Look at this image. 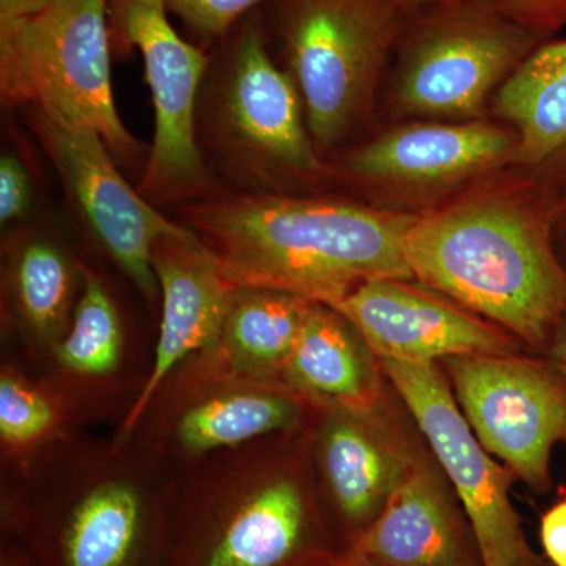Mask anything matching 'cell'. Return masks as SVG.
I'll use <instances>...</instances> for the list:
<instances>
[{
	"instance_id": "2e32d148",
	"label": "cell",
	"mask_w": 566,
	"mask_h": 566,
	"mask_svg": "<svg viewBox=\"0 0 566 566\" xmlns=\"http://www.w3.org/2000/svg\"><path fill=\"white\" fill-rule=\"evenodd\" d=\"M334 308L357 327L379 360L436 364L471 354L517 352L512 334L411 281L364 283Z\"/></svg>"
},
{
	"instance_id": "8fae6325",
	"label": "cell",
	"mask_w": 566,
	"mask_h": 566,
	"mask_svg": "<svg viewBox=\"0 0 566 566\" xmlns=\"http://www.w3.org/2000/svg\"><path fill=\"white\" fill-rule=\"evenodd\" d=\"M379 364L455 491L483 566H551L524 534L510 497L512 471L480 444L441 368L390 359Z\"/></svg>"
},
{
	"instance_id": "7402d4cb",
	"label": "cell",
	"mask_w": 566,
	"mask_h": 566,
	"mask_svg": "<svg viewBox=\"0 0 566 566\" xmlns=\"http://www.w3.org/2000/svg\"><path fill=\"white\" fill-rule=\"evenodd\" d=\"M378 357L345 315L315 303L283 370L282 381L315 405L368 408L385 400Z\"/></svg>"
},
{
	"instance_id": "484cf974",
	"label": "cell",
	"mask_w": 566,
	"mask_h": 566,
	"mask_svg": "<svg viewBox=\"0 0 566 566\" xmlns=\"http://www.w3.org/2000/svg\"><path fill=\"white\" fill-rule=\"evenodd\" d=\"M33 182L20 156L3 153L0 159V222L3 227L22 221L31 211Z\"/></svg>"
},
{
	"instance_id": "cb8c5ba5",
	"label": "cell",
	"mask_w": 566,
	"mask_h": 566,
	"mask_svg": "<svg viewBox=\"0 0 566 566\" xmlns=\"http://www.w3.org/2000/svg\"><path fill=\"white\" fill-rule=\"evenodd\" d=\"M71 424L40 379L17 360L0 364V475L14 474Z\"/></svg>"
},
{
	"instance_id": "836d02e7",
	"label": "cell",
	"mask_w": 566,
	"mask_h": 566,
	"mask_svg": "<svg viewBox=\"0 0 566 566\" xmlns=\"http://www.w3.org/2000/svg\"><path fill=\"white\" fill-rule=\"evenodd\" d=\"M334 566H346V565H344V564H338V562H337V564H335Z\"/></svg>"
},
{
	"instance_id": "ac0fdd59",
	"label": "cell",
	"mask_w": 566,
	"mask_h": 566,
	"mask_svg": "<svg viewBox=\"0 0 566 566\" xmlns=\"http://www.w3.org/2000/svg\"><path fill=\"white\" fill-rule=\"evenodd\" d=\"M346 566H483L463 506L441 465L430 458L395 491L382 512L356 536Z\"/></svg>"
},
{
	"instance_id": "9c48e42d",
	"label": "cell",
	"mask_w": 566,
	"mask_h": 566,
	"mask_svg": "<svg viewBox=\"0 0 566 566\" xmlns=\"http://www.w3.org/2000/svg\"><path fill=\"white\" fill-rule=\"evenodd\" d=\"M109 25L114 52H140L155 111L137 191L155 207L175 208L219 192L197 140V104L211 54L182 39L166 0H109Z\"/></svg>"
},
{
	"instance_id": "f1b7e54d",
	"label": "cell",
	"mask_w": 566,
	"mask_h": 566,
	"mask_svg": "<svg viewBox=\"0 0 566 566\" xmlns=\"http://www.w3.org/2000/svg\"><path fill=\"white\" fill-rule=\"evenodd\" d=\"M0 566H39L33 560L31 554L9 538V536L0 535Z\"/></svg>"
},
{
	"instance_id": "4dcf8cb0",
	"label": "cell",
	"mask_w": 566,
	"mask_h": 566,
	"mask_svg": "<svg viewBox=\"0 0 566 566\" xmlns=\"http://www.w3.org/2000/svg\"><path fill=\"white\" fill-rule=\"evenodd\" d=\"M549 353L553 364L556 365L566 378V316L558 324L556 333L551 338Z\"/></svg>"
},
{
	"instance_id": "d4e9b609",
	"label": "cell",
	"mask_w": 566,
	"mask_h": 566,
	"mask_svg": "<svg viewBox=\"0 0 566 566\" xmlns=\"http://www.w3.org/2000/svg\"><path fill=\"white\" fill-rule=\"evenodd\" d=\"M264 0H166L170 14L202 48L218 46Z\"/></svg>"
},
{
	"instance_id": "1f68e13d",
	"label": "cell",
	"mask_w": 566,
	"mask_h": 566,
	"mask_svg": "<svg viewBox=\"0 0 566 566\" xmlns=\"http://www.w3.org/2000/svg\"><path fill=\"white\" fill-rule=\"evenodd\" d=\"M558 223H560L562 229H564V233H565V237H566V216H565V218H564V219H562V221H560V222H558Z\"/></svg>"
},
{
	"instance_id": "d6986e66",
	"label": "cell",
	"mask_w": 566,
	"mask_h": 566,
	"mask_svg": "<svg viewBox=\"0 0 566 566\" xmlns=\"http://www.w3.org/2000/svg\"><path fill=\"white\" fill-rule=\"evenodd\" d=\"M516 134L490 123H419L382 134L345 158L356 180L400 189L455 185L515 161Z\"/></svg>"
},
{
	"instance_id": "7a4b0ae2",
	"label": "cell",
	"mask_w": 566,
	"mask_h": 566,
	"mask_svg": "<svg viewBox=\"0 0 566 566\" xmlns=\"http://www.w3.org/2000/svg\"><path fill=\"white\" fill-rule=\"evenodd\" d=\"M175 210L232 286H268L334 307L364 283L415 279L406 237L417 216L252 192H216Z\"/></svg>"
},
{
	"instance_id": "3957f363",
	"label": "cell",
	"mask_w": 566,
	"mask_h": 566,
	"mask_svg": "<svg viewBox=\"0 0 566 566\" xmlns=\"http://www.w3.org/2000/svg\"><path fill=\"white\" fill-rule=\"evenodd\" d=\"M307 430L266 436L181 469L163 566H334Z\"/></svg>"
},
{
	"instance_id": "7c38bea8",
	"label": "cell",
	"mask_w": 566,
	"mask_h": 566,
	"mask_svg": "<svg viewBox=\"0 0 566 566\" xmlns=\"http://www.w3.org/2000/svg\"><path fill=\"white\" fill-rule=\"evenodd\" d=\"M155 345L156 338L126 314L107 279L84 263V289L70 331L35 376L71 427L117 430L144 397Z\"/></svg>"
},
{
	"instance_id": "277c9868",
	"label": "cell",
	"mask_w": 566,
	"mask_h": 566,
	"mask_svg": "<svg viewBox=\"0 0 566 566\" xmlns=\"http://www.w3.org/2000/svg\"><path fill=\"white\" fill-rule=\"evenodd\" d=\"M542 197L488 196L417 216L406 237L412 277L531 346L566 316V270Z\"/></svg>"
},
{
	"instance_id": "9a60e30c",
	"label": "cell",
	"mask_w": 566,
	"mask_h": 566,
	"mask_svg": "<svg viewBox=\"0 0 566 566\" xmlns=\"http://www.w3.org/2000/svg\"><path fill=\"white\" fill-rule=\"evenodd\" d=\"M307 447L316 493L344 551L428 458L387 415L385 400L316 405Z\"/></svg>"
},
{
	"instance_id": "44dd1931",
	"label": "cell",
	"mask_w": 566,
	"mask_h": 566,
	"mask_svg": "<svg viewBox=\"0 0 566 566\" xmlns=\"http://www.w3.org/2000/svg\"><path fill=\"white\" fill-rule=\"evenodd\" d=\"M494 107L515 128V163L538 175L560 222L566 216V39L538 44L495 93Z\"/></svg>"
},
{
	"instance_id": "ba28073f",
	"label": "cell",
	"mask_w": 566,
	"mask_h": 566,
	"mask_svg": "<svg viewBox=\"0 0 566 566\" xmlns=\"http://www.w3.org/2000/svg\"><path fill=\"white\" fill-rule=\"evenodd\" d=\"M315 406L283 381L232 370L207 348L178 364L129 427L114 433L182 469L266 436L307 430Z\"/></svg>"
},
{
	"instance_id": "f546056e",
	"label": "cell",
	"mask_w": 566,
	"mask_h": 566,
	"mask_svg": "<svg viewBox=\"0 0 566 566\" xmlns=\"http://www.w3.org/2000/svg\"><path fill=\"white\" fill-rule=\"evenodd\" d=\"M46 0H0V22L20 20L40 9Z\"/></svg>"
},
{
	"instance_id": "603a6c76",
	"label": "cell",
	"mask_w": 566,
	"mask_h": 566,
	"mask_svg": "<svg viewBox=\"0 0 566 566\" xmlns=\"http://www.w3.org/2000/svg\"><path fill=\"white\" fill-rule=\"evenodd\" d=\"M314 304L282 290L234 285L218 337L208 349L234 371L282 381L286 360Z\"/></svg>"
},
{
	"instance_id": "30bf717a",
	"label": "cell",
	"mask_w": 566,
	"mask_h": 566,
	"mask_svg": "<svg viewBox=\"0 0 566 566\" xmlns=\"http://www.w3.org/2000/svg\"><path fill=\"white\" fill-rule=\"evenodd\" d=\"M434 3L412 28L406 24L395 104L412 117L476 118L495 85L504 84L545 40L491 0Z\"/></svg>"
},
{
	"instance_id": "d6a6232c",
	"label": "cell",
	"mask_w": 566,
	"mask_h": 566,
	"mask_svg": "<svg viewBox=\"0 0 566 566\" xmlns=\"http://www.w3.org/2000/svg\"><path fill=\"white\" fill-rule=\"evenodd\" d=\"M411 2H431V0H411Z\"/></svg>"
},
{
	"instance_id": "83f0119b",
	"label": "cell",
	"mask_w": 566,
	"mask_h": 566,
	"mask_svg": "<svg viewBox=\"0 0 566 566\" xmlns=\"http://www.w3.org/2000/svg\"><path fill=\"white\" fill-rule=\"evenodd\" d=\"M539 535L551 566H566V499L543 515Z\"/></svg>"
},
{
	"instance_id": "4316f807",
	"label": "cell",
	"mask_w": 566,
	"mask_h": 566,
	"mask_svg": "<svg viewBox=\"0 0 566 566\" xmlns=\"http://www.w3.org/2000/svg\"><path fill=\"white\" fill-rule=\"evenodd\" d=\"M502 13L545 40L566 25V0H491Z\"/></svg>"
},
{
	"instance_id": "6da1fadb",
	"label": "cell",
	"mask_w": 566,
	"mask_h": 566,
	"mask_svg": "<svg viewBox=\"0 0 566 566\" xmlns=\"http://www.w3.org/2000/svg\"><path fill=\"white\" fill-rule=\"evenodd\" d=\"M180 472L132 438L70 428L0 475V535L39 566H163Z\"/></svg>"
},
{
	"instance_id": "ffe728a7",
	"label": "cell",
	"mask_w": 566,
	"mask_h": 566,
	"mask_svg": "<svg viewBox=\"0 0 566 566\" xmlns=\"http://www.w3.org/2000/svg\"><path fill=\"white\" fill-rule=\"evenodd\" d=\"M151 263L161 300L155 364L139 405L112 430L117 433L129 427L153 390L178 364L214 344L232 290L214 253L189 229L163 237L153 249Z\"/></svg>"
},
{
	"instance_id": "5bb4252c",
	"label": "cell",
	"mask_w": 566,
	"mask_h": 566,
	"mask_svg": "<svg viewBox=\"0 0 566 566\" xmlns=\"http://www.w3.org/2000/svg\"><path fill=\"white\" fill-rule=\"evenodd\" d=\"M32 128L71 203L99 251L132 283L153 322L159 318V286L153 249L166 234L185 232L140 196L120 174L102 136L32 109Z\"/></svg>"
},
{
	"instance_id": "52a82bcc",
	"label": "cell",
	"mask_w": 566,
	"mask_h": 566,
	"mask_svg": "<svg viewBox=\"0 0 566 566\" xmlns=\"http://www.w3.org/2000/svg\"><path fill=\"white\" fill-rule=\"evenodd\" d=\"M411 0H277L283 57L315 147L352 132L374 99Z\"/></svg>"
},
{
	"instance_id": "8992f818",
	"label": "cell",
	"mask_w": 566,
	"mask_h": 566,
	"mask_svg": "<svg viewBox=\"0 0 566 566\" xmlns=\"http://www.w3.org/2000/svg\"><path fill=\"white\" fill-rule=\"evenodd\" d=\"M109 0H46L0 22V87L55 120L98 133L112 156L134 163L142 144L123 125L112 92Z\"/></svg>"
},
{
	"instance_id": "4fadbf2b",
	"label": "cell",
	"mask_w": 566,
	"mask_h": 566,
	"mask_svg": "<svg viewBox=\"0 0 566 566\" xmlns=\"http://www.w3.org/2000/svg\"><path fill=\"white\" fill-rule=\"evenodd\" d=\"M480 444L535 493L551 488V455L566 444V378L517 353L442 360Z\"/></svg>"
},
{
	"instance_id": "e0dca14e",
	"label": "cell",
	"mask_w": 566,
	"mask_h": 566,
	"mask_svg": "<svg viewBox=\"0 0 566 566\" xmlns=\"http://www.w3.org/2000/svg\"><path fill=\"white\" fill-rule=\"evenodd\" d=\"M84 262L54 234L21 230L3 240L0 268L2 356L35 375L73 323Z\"/></svg>"
},
{
	"instance_id": "5b68a950",
	"label": "cell",
	"mask_w": 566,
	"mask_h": 566,
	"mask_svg": "<svg viewBox=\"0 0 566 566\" xmlns=\"http://www.w3.org/2000/svg\"><path fill=\"white\" fill-rule=\"evenodd\" d=\"M197 140L238 192L281 193L285 182L322 181L300 88L271 57L255 13L211 52L197 104Z\"/></svg>"
}]
</instances>
